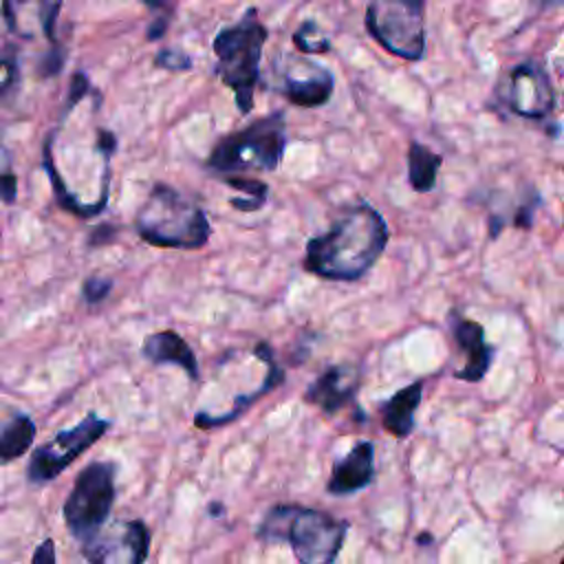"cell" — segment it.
<instances>
[{
    "label": "cell",
    "mask_w": 564,
    "mask_h": 564,
    "mask_svg": "<svg viewBox=\"0 0 564 564\" xmlns=\"http://www.w3.org/2000/svg\"><path fill=\"white\" fill-rule=\"evenodd\" d=\"M88 564H145L150 531L143 520H117L82 544Z\"/></svg>",
    "instance_id": "cell-11"
},
{
    "label": "cell",
    "mask_w": 564,
    "mask_h": 564,
    "mask_svg": "<svg viewBox=\"0 0 564 564\" xmlns=\"http://www.w3.org/2000/svg\"><path fill=\"white\" fill-rule=\"evenodd\" d=\"M500 101L518 117L544 119L555 106V90L542 64L527 59L516 64L498 86Z\"/></svg>",
    "instance_id": "cell-10"
},
{
    "label": "cell",
    "mask_w": 564,
    "mask_h": 564,
    "mask_svg": "<svg viewBox=\"0 0 564 564\" xmlns=\"http://www.w3.org/2000/svg\"><path fill=\"white\" fill-rule=\"evenodd\" d=\"M225 183L238 192H242V196L231 198V207H236L238 212H256L267 203V194L269 187L264 181L253 178V176H223Z\"/></svg>",
    "instance_id": "cell-20"
},
{
    "label": "cell",
    "mask_w": 564,
    "mask_h": 564,
    "mask_svg": "<svg viewBox=\"0 0 564 564\" xmlns=\"http://www.w3.org/2000/svg\"><path fill=\"white\" fill-rule=\"evenodd\" d=\"M154 66H161V68H167V70H189L192 68V59L187 53L178 51V48H163L156 53L154 57Z\"/></svg>",
    "instance_id": "cell-22"
},
{
    "label": "cell",
    "mask_w": 564,
    "mask_h": 564,
    "mask_svg": "<svg viewBox=\"0 0 564 564\" xmlns=\"http://www.w3.org/2000/svg\"><path fill=\"white\" fill-rule=\"evenodd\" d=\"M302 75L286 73L280 86L284 99L302 108H317L324 106L335 88V77L328 68L319 64H302Z\"/></svg>",
    "instance_id": "cell-15"
},
{
    "label": "cell",
    "mask_w": 564,
    "mask_h": 564,
    "mask_svg": "<svg viewBox=\"0 0 564 564\" xmlns=\"http://www.w3.org/2000/svg\"><path fill=\"white\" fill-rule=\"evenodd\" d=\"M383 216L368 203L348 207L326 234L306 240L304 269L317 278L352 282L370 271L388 245Z\"/></svg>",
    "instance_id": "cell-2"
},
{
    "label": "cell",
    "mask_w": 564,
    "mask_h": 564,
    "mask_svg": "<svg viewBox=\"0 0 564 564\" xmlns=\"http://www.w3.org/2000/svg\"><path fill=\"white\" fill-rule=\"evenodd\" d=\"M375 480V445L370 441L355 443L330 471L326 491L333 496H348Z\"/></svg>",
    "instance_id": "cell-14"
},
{
    "label": "cell",
    "mask_w": 564,
    "mask_h": 564,
    "mask_svg": "<svg viewBox=\"0 0 564 564\" xmlns=\"http://www.w3.org/2000/svg\"><path fill=\"white\" fill-rule=\"evenodd\" d=\"M560 564H564V557H562V562H560Z\"/></svg>",
    "instance_id": "cell-28"
},
{
    "label": "cell",
    "mask_w": 564,
    "mask_h": 564,
    "mask_svg": "<svg viewBox=\"0 0 564 564\" xmlns=\"http://www.w3.org/2000/svg\"><path fill=\"white\" fill-rule=\"evenodd\" d=\"M449 328L456 346L465 350V366L456 370V379L471 383L480 381L494 361V346L487 344L485 328L478 322L456 313L449 315Z\"/></svg>",
    "instance_id": "cell-13"
},
{
    "label": "cell",
    "mask_w": 564,
    "mask_h": 564,
    "mask_svg": "<svg viewBox=\"0 0 564 564\" xmlns=\"http://www.w3.org/2000/svg\"><path fill=\"white\" fill-rule=\"evenodd\" d=\"M35 441V423L29 414L15 412L2 427H0V465H7L31 447Z\"/></svg>",
    "instance_id": "cell-18"
},
{
    "label": "cell",
    "mask_w": 564,
    "mask_h": 564,
    "mask_svg": "<svg viewBox=\"0 0 564 564\" xmlns=\"http://www.w3.org/2000/svg\"><path fill=\"white\" fill-rule=\"evenodd\" d=\"M167 24H170V18H167V15L154 18V20L150 22V26H148V40H159V37H163L165 31H167Z\"/></svg>",
    "instance_id": "cell-27"
},
{
    "label": "cell",
    "mask_w": 564,
    "mask_h": 564,
    "mask_svg": "<svg viewBox=\"0 0 564 564\" xmlns=\"http://www.w3.org/2000/svg\"><path fill=\"white\" fill-rule=\"evenodd\" d=\"M31 564H55V542L51 538H44L37 549L33 551Z\"/></svg>",
    "instance_id": "cell-26"
},
{
    "label": "cell",
    "mask_w": 564,
    "mask_h": 564,
    "mask_svg": "<svg viewBox=\"0 0 564 564\" xmlns=\"http://www.w3.org/2000/svg\"><path fill=\"white\" fill-rule=\"evenodd\" d=\"M348 522L326 511L275 505L256 529V538L264 542H289L300 564H333L344 546Z\"/></svg>",
    "instance_id": "cell-3"
},
{
    "label": "cell",
    "mask_w": 564,
    "mask_h": 564,
    "mask_svg": "<svg viewBox=\"0 0 564 564\" xmlns=\"http://www.w3.org/2000/svg\"><path fill=\"white\" fill-rule=\"evenodd\" d=\"M293 44H295V48H300L302 53H308V55H319V53L330 51V40L319 29V24L315 20H304L300 24V29L293 33Z\"/></svg>",
    "instance_id": "cell-21"
},
{
    "label": "cell",
    "mask_w": 564,
    "mask_h": 564,
    "mask_svg": "<svg viewBox=\"0 0 564 564\" xmlns=\"http://www.w3.org/2000/svg\"><path fill=\"white\" fill-rule=\"evenodd\" d=\"M99 104V90L90 86L84 73H75L64 112L42 143V165L55 198L79 218L97 216L110 192L117 137L95 121Z\"/></svg>",
    "instance_id": "cell-1"
},
{
    "label": "cell",
    "mask_w": 564,
    "mask_h": 564,
    "mask_svg": "<svg viewBox=\"0 0 564 564\" xmlns=\"http://www.w3.org/2000/svg\"><path fill=\"white\" fill-rule=\"evenodd\" d=\"M110 421L101 419L97 412H88L73 427L59 430L48 443L33 449L26 478L33 485H44L55 480L75 458H79L88 447H93L108 430Z\"/></svg>",
    "instance_id": "cell-9"
},
{
    "label": "cell",
    "mask_w": 564,
    "mask_h": 564,
    "mask_svg": "<svg viewBox=\"0 0 564 564\" xmlns=\"http://www.w3.org/2000/svg\"><path fill=\"white\" fill-rule=\"evenodd\" d=\"M141 355L156 366H161V364L178 366L189 375V379H194V381L198 379L196 355H194L192 346L176 330H159V333L148 335L143 339Z\"/></svg>",
    "instance_id": "cell-16"
},
{
    "label": "cell",
    "mask_w": 564,
    "mask_h": 564,
    "mask_svg": "<svg viewBox=\"0 0 564 564\" xmlns=\"http://www.w3.org/2000/svg\"><path fill=\"white\" fill-rule=\"evenodd\" d=\"M134 227L145 242L172 249H200L212 234L203 207L167 183L152 185L134 216Z\"/></svg>",
    "instance_id": "cell-4"
},
{
    "label": "cell",
    "mask_w": 564,
    "mask_h": 564,
    "mask_svg": "<svg viewBox=\"0 0 564 564\" xmlns=\"http://www.w3.org/2000/svg\"><path fill=\"white\" fill-rule=\"evenodd\" d=\"M359 368L352 364L328 366L308 388L304 399L326 414H335L355 401L359 390Z\"/></svg>",
    "instance_id": "cell-12"
},
{
    "label": "cell",
    "mask_w": 564,
    "mask_h": 564,
    "mask_svg": "<svg viewBox=\"0 0 564 564\" xmlns=\"http://www.w3.org/2000/svg\"><path fill=\"white\" fill-rule=\"evenodd\" d=\"M267 26L258 18V9L249 7L238 22L223 26L212 42L216 55V73L225 86L231 88L240 115L253 108V93L260 77L262 46L267 42Z\"/></svg>",
    "instance_id": "cell-5"
},
{
    "label": "cell",
    "mask_w": 564,
    "mask_h": 564,
    "mask_svg": "<svg viewBox=\"0 0 564 564\" xmlns=\"http://www.w3.org/2000/svg\"><path fill=\"white\" fill-rule=\"evenodd\" d=\"M18 82V59L13 53L0 57V104Z\"/></svg>",
    "instance_id": "cell-23"
},
{
    "label": "cell",
    "mask_w": 564,
    "mask_h": 564,
    "mask_svg": "<svg viewBox=\"0 0 564 564\" xmlns=\"http://www.w3.org/2000/svg\"><path fill=\"white\" fill-rule=\"evenodd\" d=\"M112 289V280L110 278H88L82 286V295L88 304H95V302H101Z\"/></svg>",
    "instance_id": "cell-24"
},
{
    "label": "cell",
    "mask_w": 564,
    "mask_h": 564,
    "mask_svg": "<svg viewBox=\"0 0 564 564\" xmlns=\"http://www.w3.org/2000/svg\"><path fill=\"white\" fill-rule=\"evenodd\" d=\"M18 196V178L9 170H0V200L2 203H15Z\"/></svg>",
    "instance_id": "cell-25"
},
{
    "label": "cell",
    "mask_w": 564,
    "mask_h": 564,
    "mask_svg": "<svg viewBox=\"0 0 564 564\" xmlns=\"http://www.w3.org/2000/svg\"><path fill=\"white\" fill-rule=\"evenodd\" d=\"M423 397V381H414L399 392H394L383 405H381V423L386 432H390L397 438H405L414 430V414L421 405Z\"/></svg>",
    "instance_id": "cell-17"
},
{
    "label": "cell",
    "mask_w": 564,
    "mask_h": 564,
    "mask_svg": "<svg viewBox=\"0 0 564 564\" xmlns=\"http://www.w3.org/2000/svg\"><path fill=\"white\" fill-rule=\"evenodd\" d=\"M286 141V119L284 112L278 110L223 137L214 145L207 167L225 176H236L240 172H273L284 156Z\"/></svg>",
    "instance_id": "cell-6"
},
{
    "label": "cell",
    "mask_w": 564,
    "mask_h": 564,
    "mask_svg": "<svg viewBox=\"0 0 564 564\" xmlns=\"http://www.w3.org/2000/svg\"><path fill=\"white\" fill-rule=\"evenodd\" d=\"M368 33L392 55L416 62L425 55V2L375 0L366 7Z\"/></svg>",
    "instance_id": "cell-8"
},
{
    "label": "cell",
    "mask_w": 564,
    "mask_h": 564,
    "mask_svg": "<svg viewBox=\"0 0 564 564\" xmlns=\"http://www.w3.org/2000/svg\"><path fill=\"white\" fill-rule=\"evenodd\" d=\"M443 165L441 154L432 152L427 145L419 141H410L408 145V181L416 192H432L436 185V172Z\"/></svg>",
    "instance_id": "cell-19"
},
{
    "label": "cell",
    "mask_w": 564,
    "mask_h": 564,
    "mask_svg": "<svg viewBox=\"0 0 564 564\" xmlns=\"http://www.w3.org/2000/svg\"><path fill=\"white\" fill-rule=\"evenodd\" d=\"M115 474L117 465L112 460L88 463L77 474L62 507L66 529L77 542H90L106 527L117 498Z\"/></svg>",
    "instance_id": "cell-7"
}]
</instances>
